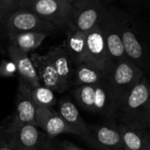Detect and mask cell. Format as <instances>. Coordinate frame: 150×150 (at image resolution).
<instances>
[{"mask_svg":"<svg viewBox=\"0 0 150 150\" xmlns=\"http://www.w3.org/2000/svg\"><path fill=\"white\" fill-rule=\"evenodd\" d=\"M72 5L73 12L68 27L83 33L95 28L105 11L99 0H76Z\"/></svg>","mask_w":150,"mask_h":150,"instance_id":"obj_5","label":"cell"},{"mask_svg":"<svg viewBox=\"0 0 150 150\" xmlns=\"http://www.w3.org/2000/svg\"><path fill=\"white\" fill-rule=\"evenodd\" d=\"M58 114L67 124L74 135L81 137L87 143H90L88 125L81 116L78 108L69 99H62L58 102Z\"/></svg>","mask_w":150,"mask_h":150,"instance_id":"obj_12","label":"cell"},{"mask_svg":"<svg viewBox=\"0 0 150 150\" xmlns=\"http://www.w3.org/2000/svg\"><path fill=\"white\" fill-rule=\"evenodd\" d=\"M66 1H67V2H69V3H71V4H72L73 2L76 1V0H66Z\"/></svg>","mask_w":150,"mask_h":150,"instance_id":"obj_32","label":"cell"},{"mask_svg":"<svg viewBox=\"0 0 150 150\" xmlns=\"http://www.w3.org/2000/svg\"><path fill=\"white\" fill-rule=\"evenodd\" d=\"M86 58L85 63L94 65L106 74H110L114 67L105 45L99 23L86 33Z\"/></svg>","mask_w":150,"mask_h":150,"instance_id":"obj_6","label":"cell"},{"mask_svg":"<svg viewBox=\"0 0 150 150\" xmlns=\"http://www.w3.org/2000/svg\"><path fill=\"white\" fill-rule=\"evenodd\" d=\"M145 126L150 130V101L149 103L147 105V109H146V116H145V121H144Z\"/></svg>","mask_w":150,"mask_h":150,"instance_id":"obj_30","label":"cell"},{"mask_svg":"<svg viewBox=\"0 0 150 150\" xmlns=\"http://www.w3.org/2000/svg\"><path fill=\"white\" fill-rule=\"evenodd\" d=\"M99 26L102 29L108 54L115 65L117 62L126 58L120 35L119 24L116 23L107 12L104 11L99 21Z\"/></svg>","mask_w":150,"mask_h":150,"instance_id":"obj_9","label":"cell"},{"mask_svg":"<svg viewBox=\"0 0 150 150\" xmlns=\"http://www.w3.org/2000/svg\"><path fill=\"white\" fill-rule=\"evenodd\" d=\"M20 8L17 0H0V11L7 17Z\"/></svg>","mask_w":150,"mask_h":150,"instance_id":"obj_24","label":"cell"},{"mask_svg":"<svg viewBox=\"0 0 150 150\" xmlns=\"http://www.w3.org/2000/svg\"><path fill=\"white\" fill-rule=\"evenodd\" d=\"M30 57L37 71L39 81L42 86L57 93H64L66 91L54 64L46 55L32 52Z\"/></svg>","mask_w":150,"mask_h":150,"instance_id":"obj_11","label":"cell"},{"mask_svg":"<svg viewBox=\"0 0 150 150\" xmlns=\"http://www.w3.org/2000/svg\"><path fill=\"white\" fill-rule=\"evenodd\" d=\"M74 98L85 110L94 113L95 110V85L78 86L73 91Z\"/></svg>","mask_w":150,"mask_h":150,"instance_id":"obj_22","label":"cell"},{"mask_svg":"<svg viewBox=\"0 0 150 150\" xmlns=\"http://www.w3.org/2000/svg\"><path fill=\"white\" fill-rule=\"evenodd\" d=\"M64 1H66V0H64ZM66 2H67V1H66Z\"/></svg>","mask_w":150,"mask_h":150,"instance_id":"obj_34","label":"cell"},{"mask_svg":"<svg viewBox=\"0 0 150 150\" xmlns=\"http://www.w3.org/2000/svg\"><path fill=\"white\" fill-rule=\"evenodd\" d=\"M143 77L144 71L142 68L127 58L115 64L107 79V83L117 105Z\"/></svg>","mask_w":150,"mask_h":150,"instance_id":"obj_2","label":"cell"},{"mask_svg":"<svg viewBox=\"0 0 150 150\" xmlns=\"http://www.w3.org/2000/svg\"><path fill=\"white\" fill-rule=\"evenodd\" d=\"M6 17L2 13V12H1V11H0V22L5 23V22H6Z\"/></svg>","mask_w":150,"mask_h":150,"instance_id":"obj_31","label":"cell"},{"mask_svg":"<svg viewBox=\"0 0 150 150\" xmlns=\"http://www.w3.org/2000/svg\"><path fill=\"white\" fill-rule=\"evenodd\" d=\"M32 87L19 79L16 96V110L10 124L6 126L7 135L17 132L26 125H35V105L32 98Z\"/></svg>","mask_w":150,"mask_h":150,"instance_id":"obj_4","label":"cell"},{"mask_svg":"<svg viewBox=\"0 0 150 150\" xmlns=\"http://www.w3.org/2000/svg\"><path fill=\"white\" fill-rule=\"evenodd\" d=\"M6 29L9 37L28 32H40L51 34L55 31L56 27L38 16L30 9L19 8L11 13L6 22Z\"/></svg>","mask_w":150,"mask_h":150,"instance_id":"obj_3","label":"cell"},{"mask_svg":"<svg viewBox=\"0 0 150 150\" xmlns=\"http://www.w3.org/2000/svg\"><path fill=\"white\" fill-rule=\"evenodd\" d=\"M17 72L16 66L14 63L7 60H3L1 64H0V76L1 77H13L15 73Z\"/></svg>","mask_w":150,"mask_h":150,"instance_id":"obj_25","label":"cell"},{"mask_svg":"<svg viewBox=\"0 0 150 150\" xmlns=\"http://www.w3.org/2000/svg\"><path fill=\"white\" fill-rule=\"evenodd\" d=\"M32 98L35 106L52 108L57 103L54 91L41 85L32 88Z\"/></svg>","mask_w":150,"mask_h":150,"instance_id":"obj_23","label":"cell"},{"mask_svg":"<svg viewBox=\"0 0 150 150\" xmlns=\"http://www.w3.org/2000/svg\"><path fill=\"white\" fill-rule=\"evenodd\" d=\"M31 11L55 27H68L73 12V5L64 0H36Z\"/></svg>","mask_w":150,"mask_h":150,"instance_id":"obj_7","label":"cell"},{"mask_svg":"<svg viewBox=\"0 0 150 150\" xmlns=\"http://www.w3.org/2000/svg\"><path fill=\"white\" fill-rule=\"evenodd\" d=\"M0 150H13L10 143L9 137L6 131V126L0 125Z\"/></svg>","mask_w":150,"mask_h":150,"instance_id":"obj_26","label":"cell"},{"mask_svg":"<svg viewBox=\"0 0 150 150\" xmlns=\"http://www.w3.org/2000/svg\"><path fill=\"white\" fill-rule=\"evenodd\" d=\"M59 148L61 150H84L83 148L69 140H62L59 143Z\"/></svg>","mask_w":150,"mask_h":150,"instance_id":"obj_27","label":"cell"},{"mask_svg":"<svg viewBox=\"0 0 150 150\" xmlns=\"http://www.w3.org/2000/svg\"><path fill=\"white\" fill-rule=\"evenodd\" d=\"M148 82H149V84H150V80H149V81H148Z\"/></svg>","mask_w":150,"mask_h":150,"instance_id":"obj_33","label":"cell"},{"mask_svg":"<svg viewBox=\"0 0 150 150\" xmlns=\"http://www.w3.org/2000/svg\"><path fill=\"white\" fill-rule=\"evenodd\" d=\"M124 150H150V130L146 126L117 123Z\"/></svg>","mask_w":150,"mask_h":150,"instance_id":"obj_13","label":"cell"},{"mask_svg":"<svg viewBox=\"0 0 150 150\" xmlns=\"http://www.w3.org/2000/svg\"><path fill=\"white\" fill-rule=\"evenodd\" d=\"M51 140H52V139H49L47 136H45V138H44L43 140L42 141V143H41V145H40L38 150H61L60 148L57 149V148L55 146V145L52 143Z\"/></svg>","mask_w":150,"mask_h":150,"instance_id":"obj_28","label":"cell"},{"mask_svg":"<svg viewBox=\"0 0 150 150\" xmlns=\"http://www.w3.org/2000/svg\"><path fill=\"white\" fill-rule=\"evenodd\" d=\"M49 35L50 34L40 32L21 33L9 37L11 41L10 44L15 46L23 52L29 54L37 50Z\"/></svg>","mask_w":150,"mask_h":150,"instance_id":"obj_21","label":"cell"},{"mask_svg":"<svg viewBox=\"0 0 150 150\" xmlns=\"http://www.w3.org/2000/svg\"><path fill=\"white\" fill-rule=\"evenodd\" d=\"M64 42L74 65L85 63L87 50L86 33L67 27L66 40Z\"/></svg>","mask_w":150,"mask_h":150,"instance_id":"obj_18","label":"cell"},{"mask_svg":"<svg viewBox=\"0 0 150 150\" xmlns=\"http://www.w3.org/2000/svg\"><path fill=\"white\" fill-rule=\"evenodd\" d=\"M45 55L54 64L64 87L67 90L73 81L75 65L65 49L64 42L52 47Z\"/></svg>","mask_w":150,"mask_h":150,"instance_id":"obj_14","label":"cell"},{"mask_svg":"<svg viewBox=\"0 0 150 150\" xmlns=\"http://www.w3.org/2000/svg\"><path fill=\"white\" fill-rule=\"evenodd\" d=\"M36 125H26L9 137V143L13 150H38L45 138Z\"/></svg>","mask_w":150,"mask_h":150,"instance_id":"obj_15","label":"cell"},{"mask_svg":"<svg viewBox=\"0 0 150 150\" xmlns=\"http://www.w3.org/2000/svg\"><path fill=\"white\" fill-rule=\"evenodd\" d=\"M8 54L16 66L17 72L21 79L28 83L32 88H36L42 85L39 81L37 71L29 54L21 51L12 44L8 46Z\"/></svg>","mask_w":150,"mask_h":150,"instance_id":"obj_16","label":"cell"},{"mask_svg":"<svg viewBox=\"0 0 150 150\" xmlns=\"http://www.w3.org/2000/svg\"><path fill=\"white\" fill-rule=\"evenodd\" d=\"M95 110L94 113L107 119H116L118 105L109 88L107 80L95 85Z\"/></svg>","mask_w":150,"mask_h":150,"instance_id":"obj_17","label":"cell"},{"mask_svg":"<svg viewBox=\"0 0 150 150\" xmlns=\"http://www.w3.org/2000/svg\"><path fill=\"white\" fill-rule=\"evenodd\" d=\"M20 8L30 9L32 5L36 1V0H17Z\"/></svg>","mask_w":150,"mask_h":150,"instance_id":"obj_29","label":"cell"},{"mask_svg":"<svg viewBox=\"0 0 150 150\" xmlns=\"http://www.w3.org/2000/svg\"><path fill=\"white\" fill-rule=\"evenodd\" d=\"M150 101V84L143 77L122 99L116 114L117 123L145 126V116Z\"/></svg>","mask_w":150,"mask_h":150,"instance_id":"obj_1","label":"cell"},{"mask_svg":"<svg viewBox=\"0 0 150 150\" xmlns=\"http://www.w3.org/2000/svg\"><path fill=\"white\" fill-rule=\"evenodd\" d=\"M35 125L50 139L64 133L73 134L64 120L53 108L35 106Z\"/></svg>","mask_w":150,"mask_h":150,"instance_id":"obj_10","label":"cell"},{"mask_svg":"<svg viewBox=\"0 0 150 150\" xmlns=\"http://www.w3.org/2000/svg\"><path fill=\"white\" fill-rule=\"evenodd\" d=\"M106 74L98 68L88 63H81L74 67V77L72 84L78 86L96 85L108 79Z\"/></svg>","mask_w":150,"mask_h":150,"instance_id":"obj_20","label":"cell"},{"mask_svg":"<svg viewBox=\"0 0 150 150\" xmlns=\"http://www.w3.org/2000/svg\"><path fill=\"white\" fill-rule=\"evenodd\" d=\"M89 145L99 150H124L118 124L116 119H108L100 125H88Z\"/></svg>","mask_w":150,"mask_h":150,"instance_id":"obj_8","label":"cell"},{"mask_svg":"<svg viewBox=\"0 0 150 150\" xmlns=\"http://www.w3.org/2000/svg\"><path fill=\"white\" fill-rule=\"evenodd\" d=\"M119 30L126 58L141 67L144 63V50L140 42L132 29L119 24Z\"/></svg>","mask_w":150,"mask_h":150,"instance_id":"obj_19","label":"cell"}]
</instances>
